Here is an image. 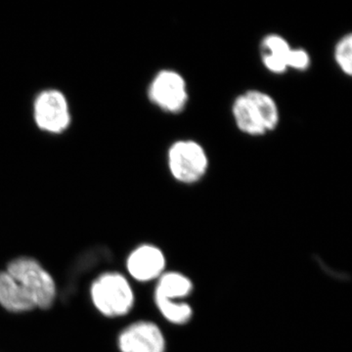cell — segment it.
<instances>
[{
    "mask_svg": "<svg viewBox=\"0 0 352 352\" xmlns=\"http://www.w3.org/2000/svg\"><path fill=\"white\" fill-rule=\"evenodd\" d=\"M34 120L39 129L51 133H61L71 122L68 102L61 92L46 90L34 101Z\"/></svg>",
    "mask_w": 352,
    "mask_h": 352,
    "instance_id": "8992f818",
    "label": "cell"
},
{
    "mask_svg": "<svg viewBox=\"0 0 352 352\" xmlns=\"http://www.w3.org/2000/svg\"><path fill=\"white\" fill-rule=\"evenodd\" d=\"M193 285L188 277L178 272H164L157 279L155 300L176 302L177 298L189 296Z\"/></svg>",
    "mask_w": 352,
    "mask_h": 352,
    "instance_id": "8fae6325",
    "label": "cell"
},
{
    "mask_svg": "<svg viewBox=\"0 0 352 352\" xmlns=\"http://www.w3.org/2000/svg\"><path fill=\"white\" fill-rule=\"evenodd\" d=\"M166 258L163 252L152 245H142L134 250L127 258V270L134 279L140 282L159 279L164 273Z\"/></svg>",
    "mask_w": 352,
    "mask_h": 352,
    "instance_id": "ba28073f",
    "label": "cell"
},
{
    "mask_svg": "<svg viewBox=\"0 0 352 352\" xmlns=\"http://www.w3.org/2000/svg\"><path fill=\"white\" fill-rule=\"evenodd\" d=\"M232 112L238 129L250 135H263L274 131L279 122L276 102L259 90H250L238 96Z\"/></svg>",
    "mask_w": 352,
    "mask_h": 352,
    "instance_id": "6da1fadb",
    "label": "cell"
},
{
    "mask_svg": "<svg viewBox=\"0 0 352 352\" xmlns=\"http://www.w3.org/2000/svg\"><path fill=\"white\" fill-rule=\"evenodd\" d=\"M119 346L122 352H164L166 340L156 324L140 321L122 331Z\"/></svg>",
    "mask_w": 352,
    "mask_h": 352,
    "instance_id": "52a82bcc",
    "label": "cell"
},
{
    "mask_svg": "<svg viewBox=\"0 0 352 352\" xmlns=\"http://www.w3.org/2000/svg\"><path fill=\"white\" fill-rule=\"evenodd\" d=\"M91 298L97 309L108 317L129 314L134 303L131 285L119 273H106L95 280Z\"/></svg>",
    "mask_w": 352,
    "mask_h": 352,
    "instance_id": "3957f363",
    "label": "cell"
},
{
    "mask_svg": "<svg viewBox=\"0 0 352 352\" xmlns=\"http://www.w3.org/2000/svg\"><path fill=\"white\" fill-rule=\"evenodd\" d=\"M148 96L160 109L168 113H179L188 102V90L179 73L164 69L150 83Z\"/></svg>",
    "mask_w": 352,
    "mask_h": 352,
    "instance_id": "5b68a950",
    "label": "cell"
},
{
    "mask_svg": "<svg viewBox=\"0 0 352 352\" xmlns=\"http://www.w3.org/2000/svg\"><path fill=\"white\" fill-rule=\"evenodd\" d=\"M293 48L288 41L278 34H270L263 39L261 45L263 63L268 71L283 74L289 69V57Z\"/></svg>",
    "mask_w": 352,
    "mask_h": 352,
    "instance_id": "9c48e42d",
    "label": "cell"
},
{
    "mask_svg": "<svg viewBox=\"0 0 352 352\" xmlns=\"http://www.w3.org/2000/svg\"><path fill=\"white\" fill-rule=\"evenodd\" d=\"M157 309L170 323L183 325L188 323L193 311L189 305L185 302H168V300H155Z\"/></svg>",
    "mask_w": 352,
    "mask_h": 352,
    "instance_id": "7c38bea8",
    "label": "cell"
},
{
    "mask_svg": "<svg viewBox=\"0 0 352 352\" xmlns=\"http://www.w3.org/2000/svg\"><path fill=\"white\" fill-rule=\"evenodd\" d=\"M335 60L346 76H352V34L342 36L335 47Z\"/></svg>",
    "mask_w": 352,
    "mask_h": 352,
    "instance_id": "4fadbf2b",
    "label": "cell"
},
{
    "mask_svg": "<svg viewBox=\"0 0 352 352\" xmlns=\"http://www.w3.org/2000/svg\"><path fill=\"white\" fill-rule=\"evenodd\" d=\"M7 272L22 286L36 307L47 309L56 296V288L47 271L34 258H20L8 264Z\"/></svg>",
    "mask_w": 352,
    "mask_h": 352,
    "instance_id": "7a4b0ae2",
    "label": "cell"
},
{
    "mask_svg": "<svg viewBox=\"0 0 352 352\" xmlns=\"http://www.w3.org/2000/svg\"><path fill=\"white\" fill-rule=\"evenodd\" d=\"M168 168L177 182L191 184L207 173L208 160L205 149L191 140L177 141L168 155Z\"/></svg>",
    "mask_w": 352,
    "mask_h": 352,
    "instance_id": "277c9868",
    "label": "cell"
},
{
    "mask_svg": "<svg viewBox=\"0 0 352 352\" xmlns=\"http://www.w3.org/2000/svg\"><path fill=\"white\" fill-rule=\"evenodd\" d=\"M310 65V57L307 51L302 50H292L289 57V69H298V71H305Z\"/></svg>",
    "mask_w": 352,
    "mask_h": 352,
    "instance_id": "5bb4252c",
    "label": "cell"
},
{
    "mask_svg": "<svg viewBox=\"0 0 352 352\" xmlns=\"http://www.w3.org/2000/svg\"><path fill=\"white\" fill-rule=\"evenodd\" d=\"M0 305L9 311L24 312L36 307L31 296L8 272H0Z\"/></svg>",
    "mask_w": 352,
    "mask_h": 352,
    "instance_id": "30bf717a",
    "label": "cell"
}]
</instances>
